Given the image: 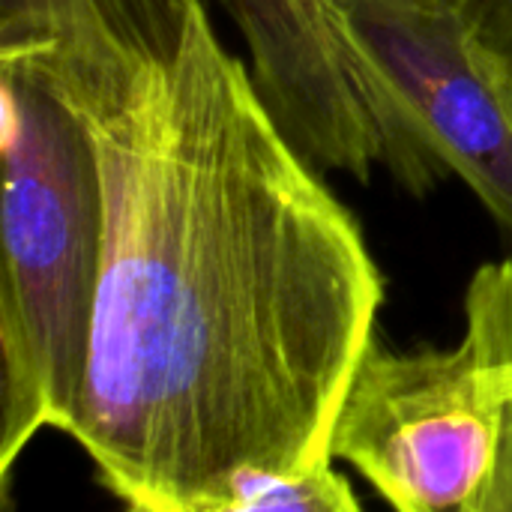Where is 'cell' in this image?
Listing matches in <instances>:
<instances>
[{"label":"cell","mask_w":512,"mask_h":512,"mask_svg":"<svg viewBox=\"0 0 512 512\" xmlns=\"http://www.w3.org/2000/svg\"><path fill=\"white\" fill-rule=\"evenodd\" d=\"M75 117L105 246L66 438L96 483L135 512H219L240 474L333 462L387 282L204 0L171 54Z\"/></svg>","instance_id":"6da1fadb"},{"label":"cell","mask_w":512,"mask_h":512,"mask_svg":"<svg viewBox=\"0 0 512 512\" xmlns=\"http://www.w3.org/2000/svg\"><path fill=\"white\" fill-rule=\"evenodd\" d=\"M0 492L45 432H69L90 354L105 246L99 165L51 90L0 69Z\"/></svg>","instance_id":"7a4b0ae2"},{"label":"cell","mask_w":512,"mask_h":512,"mask_svg":"<svg viewBox=\"0 0 512 512\" xmlns=\"http://www.w3.org/2000/svg\"><path fill=\"white\" fill-rule=\"evenodd\" d=\"M450 348L369 342L333 429L351 465L393 510L474 512L512 405V258L474 270Z\"/></svg>","instance_id":"3957f363"},{"label":"cell","mask_w":512,"mask_h":512,"mask_svg":"<svg viewBox=\"0 0 512 512\" xmlns=\"http://www.w3.org/2000/svg\"><path fill=\"white\" fill-rule=\"evenodd\" d=\"M411 195L459 177L512 237V81L459 0H339Z\"/></svg>","instance_id":"277c9868"},{"label":"cell","mask_w":512,"mask_h":512,"mask_svg":"<svg viewBox=\"0 0 512 512\" xmlns=\"http://www.w3.org/2000/svg\"><path fill=\"white\" fill-rule=\"evenodd\" d=\"M285 135L321 168L369 180L387 126L339 0H216Z\"/></svg>","instance_id":"5b68a950"},{"label":"cell","mask_w":512,"mask_h":512,"mask_svg":"<svg viewBox=\"0 0 512 512\" xmlns=\"http://www.w3.org/2000/svg\"><path fill=\"white\" fill-rule=\"evenodd\" d=\"M192 0H0V69L27 75L66 108L132 84L183 36Z\"/></svg>","instance_id":"8992f818"},{"label":"cell","mask_w":512,"mask_h":512,"mask_svg":"<svg viewBox=\"0 0 512 512\" xmlns=\"http://www.w3.org/2000/svg\"><path fill=\"white\" fill-rule=\"evenodd\" d=\"M351 483L321 462L285 474H240L228 483L219 512H357Z\"/></svg>","instance_id":"52a82bcc"},{"label":"cell","mask_w":512,"mask_h":512,"mask_svg":"<svg viewBox=\"0 0 512 512\" xmlns=\"http://www.w3.org/2000/svg\"><path fill=\"white\" fill-rule=\"evenodd\" d=\"M477 39L512 81V0H459Z\"/></svg>","instance_id":"ba28073f"},{"label":"cell","mask_w":512,"mask_h":512,"mask_svg":"<svg viewBox=\"0 0 512 512\" xmlns=\"http://www.w3.org/2000/svg\"><path fill=\"white\" fill-rule=\"evenodd\" d=\"M474 512H512V405L507 411L498 459Z\"/></svg>","instance_id":"9c48e42d"}]
</instances>
